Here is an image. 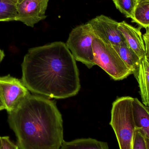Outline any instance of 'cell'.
I'll use <instances>...</instances> for the list:
<instances>
[{"label":"cell","mask_w":149,"mask_h":149,"mask_svg":"<svg viewBox=\"0 0 149 149\" xmlns=\"http://www.w3.org/2000/svg\"><path fill=\"white\" fill-rule=\"evenodd\" d=\"M22 69V81L35 94L64 99L75 96L80 89L76 60L63 42L29 49Z\"/></svg>","instance_id":"cell-1"},{"label":"cell","mask_w":149,"mask_h":149,"mask_svg":"<svg viewBox=\"0 0 149 149\" xmlns=\"http://www.w3.org/2000/svg\"><path fill=\"white\" fill-rule=\"evenodd\" d=\"M8 114L19 149H60L64 141L63 120L55 102L30 94Z\"/></svg>","instance_id":"cell-2"},{"label":"cell","mask_w":149,"mask_h":149,"mask_svg":"<svg viewBox=\"0 0 149 149\" xmlns=\"http://www.w3.org/2000/svg\"><path fill=\"white\" fill-rule=\"evenodd\" d=\"M134 98L120 97L112 105L109 124L114 130L120 149H133L136 127L133 109Z\"/></svg>","instance_id":"cell-3"},{"label":"cell","mask_w":149,"mask_h":149,"mask_svg":"<svg viewBox=\"0 0 149 149\" xmlns=\"http://www.w3.org/2000/svg\"><path fill=\"white\" fill-rule=\"evenodd\" d=\"M93 49L95 65L100 67L112 79L121 80L132 74L112 45L95 38Z\"/></svg>","instance_id":"cell-4"},{"label":"cell","mask_w":149,"mask_h":149,"mask_svg":"<svg viewBox=\"0 0 149 149\" xmlns=\"http://www.w3.org/2000/svg\"><path fill=\"white\" fill-rule=\"evenodd\" d=\"M95 38L87 22L74 28L65 43L75 60L81 62L88 69L95 65L93 49V42Z\"/></svg>","instance_id":"cell-5"},{"label":"cell","mask_w":149,"mask_h":149,"mask_svg":"<svg viewBox=\"0 0 149 149\" xmlns=\"http://www.w3.org/2000/svg\"><path fill=\"white\" fill-rule=\"evenodd\" d=\"M30 94L22 80L10 74L0 77V99L8 113L15 109Z\"/></svg>","instance_id":"cell-6"},{"label":"cell","mask_w":149,"mask_h":149,"mask_svg":"<svg viewBox=\"0 0 149 149\" xmlns=\"http://www.w3.org/2000/svg\"><path fill=\"white\" fill-rule=\"evenodd\" d=\"M96 38L112 46L125 42L118 29L119 22L104 15L96 16L88 22Z\"/></svg>","instance_id":"cell-7"},{"label":"cell","mask_w":149,"mask_h":149,"mask_svg":"<svg viewBox=\"0 0 149 149\" xmlns=\"http://www.w3.org/2000/svg\"><path fill=\"white\" fill-rule=\"evenodd\" d=\"M49 0H18L16 3L15 21L33 28L47 17L45 12Z\"/></svg>","instance_id":"cell-8"},{"label":"cell","mask_w":149,"mask_h":149,"mask_svg":"<svg viewBox=\"0 0 149 149\" xmlns=\"http://www.w3.org/2000/svg\"><path fill=\"white\" fill-rule=\"evenodd\" d=\"M118 29L129 47L142 59L146 56V53L145 44L140 29L135 28L125 21L119 22Z\"/></svg>","instance_id":"cell-9"},{"label":"cell","mask_w":149,"mask_h":149,"mask_svg":"<svg viewBox=\"0 0 149 149\" xmlns=\"http://www.w3.org/2000/svg\"><path fill=\"white\" fill-rule=\"evenodd\" d=\"M136 78L143 103L149 107V60L146 56L141 60L139 69L134 75Z\"/></svg>","instance_id":"cell-10"},{"label":"cell","mask_w":149,"mask_h":149,"mask_svg":"<svg viewBox=\"0 0 149 149\" xmlns=\"http://www.w3.org/2000/svg\"><path fill=\"white\" fill-rule=\"evenodd\" d=\"M134 118L136 129L141 130L146 138L149 139V109L137 98L133 101Z\"/></svg>","instance_id":"cell-11"},{"label":"cell","mask_w":149,"mask_h":149,"mask_svg":"<svg viewBox=\"0 0 149 149\" xmlns=\"http://www.w3.org/2000/svg\"><path fill=\"white\" fill-rule=\"evenodd\" d=\"M113 47L127 67L131 71L132 74L134 75L136 74L141 60L137 54L129 47L126 42Z\"/></svg>","instance_id":"cell-12"},{"label":"cell","mask_w":149,"mask_h":149,"mask_svg":"<svg viewBox=\"0 0 149 149\" xmlns=\"http://www.w3.org/2000/svg\"><path fill=\"white\" fill-rule=\"evenodd\" d=\"M60 149H109L107 143L93 138H80L64 141Z\"/></svg>","instance_id":"cell-13"},{"label":"cell","mask_w":149,"mask_h":149,"mask_svg":"<svg viewBox=\"0 0 149 149\" xmlns=\"http://www.w3.org/2000/svg\"><path fill=\"white\" fill-rule=\"evenodd\" d=\"M132 22L136 23L140 28L149 29V1L138 2Z\"/></svg>","instance_id":"cell-14"},{"label":"cell","mask_w":149,"mask_h":149,"mask_svg":"<svg viewBox=\"0 0 149 149\" xmlns=\"http://www.w3.org/2000/svg\"><path fill=\"white\" fill-rule=\"evenodd\" d=\"M17 0H0V22L15 21Z\"/></svg>","instance_id":"cell-15"},{"label":"cell","mask_w":149,"mask_h":149,"mask_svg":"<svg viewBox=\"0 0 149 149\" xmlns=\"http://www.w3.org/2000/svg\"><path fill=\"white\" fill-rule=\"evenodd\" d=\"M116 8L127 18L133 19L138 3L137 0H113Z\"/></svg>","instance_id":"cell-16"},{"label":"cell","mask_w":149,"mask_h":149,"mask_svg":"<svg viewBox=\"0 0 149 149\" xmlns=\"http://www.w3.org/2000/svg\"><path fill=\"white\" fill-rule=\"evenodd\" d=\"M133 149H146L145 136L141 130L136 129Z\"/></svg>","instance_id":"cell-17"},{"label":"cell","mask_w":149,"mask_h":149,"mask_svg":"<svg viewBox=\"0 0 149 149\" xmlns=\"http://www.w3.org/2000/svg\"><path fill=\"white\" fill-rule=\"evenodd\" d=\"M1 149H19L17 145L13 143L9 136L1 137Z\"/></svg>","instance_id":"cell-18"},{"label":"cell","mask_w":149,"mask_h":149,"mask_svg":"<svg viewBox=\"0 0 149 149\" xmlns=\"http://www.w3.org/2000/svg\"><path fill=\"white\" fill-rule=\"evenodd\" d=\"M143 37L145 44L146 56L149 60V29H147V31Z\"/></svg>","instance_id":"cell-19"},{"label":"cell","mask_w":149,"mask_h":149,"mask_svg":"<svg viewBox=\"0 0 149 149\" xmlns=\"http://www.w3.org/2000/svg\"><path fill=\"white\" fill-rule=\"evenodd\" d=\"M4 56H5V55H4V52L0 49V63L4 58Z\"/></svg>","instance_id":"cell-20"},{"label":"cell","mask_w":149,"mask_h":149,"mask_svg":"<svg viewBox=\"0 0 149 149\" xmlns=\"http://www.w3.org/2000/svg\"><path fill=\"white\" fill-rule=\"evenodd\" d=\"M3 109H5V107L0 99V111H1Z\"/></svg>","instance_id":"cell-21"},{"label":"cell","mask_w":149,"mask_h":149,"mask_svg":"<svg viewBox=\"0 0 149 149\" xmlns=\"http://www.w3.org/2000/svg\"><path fill=\"white\" fill-rule=\"evenodd\" d=\"M145 142H146V149H149V139L146 137H145Z\"/></svg>","instance_id":"cell-22"},{"label":"cell","mask_w":149,"mask_h":149,"mask_svg":"<svg viewBox=\"0 0 149 149\" xmlns=\"http://www.w3.org/2000/svg\"><path fill=\"white\" fill-rule=\"evenodd\" d=\"M138 2H141L143 1H149V0H137Z\"/></svg>","instance_id":"cell-23"},{"label":"cell","mask_w":149,"mask_h":149,"mask_svg":"<svg viewBox=\"0 0 149 149\" xmlns=\"http://www.w3.org/2000/svg\"><path fill=\"white\" fill-rule=\"evenodd\" d=\"M1 137L0 136V149H1Z\"/></svg>","instance_id":"cell-24"},{"label":"cell","mask_w":149,"mask_h":149,"mask_svg":"<svg viewBox=\"0 0 149 149\" xmlns=\"http://www.w3.org/2000/svg\"><path fill=\"white\" fill-rule=\"evenodd\" d=\"M148 108L149 109V107H148Z\"/></svg>","instance_id":"cell-25"},{"label":"cell","mask_w":149,"mask_h":149,"mask_svg":"<svg viewBox=\"0 0 149 149\" xmlns=\"http://www.w3.org/2000/svg\"><path fill=\"white\" fill-rule=\"evenodd\" d=\"M17 1H18V0H17Z\"/></svg>","instance_id":"cell-26"}]
</instances>
